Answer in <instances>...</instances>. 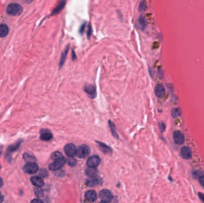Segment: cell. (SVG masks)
I'll list each match as a JSON object with an SVG mask.
<instances>
[{"label":"cell","instance_id":"4","mask_svg":"<svg viewBox=\"0 0 204 203\" xmlns=\"http://www.w3.org/2000/svg\"><path fill=\"white\" fill-rule=\"evenodd\" d=\"M99 198L102 202H109L113 199V195L109 190L105 189L100 191L99 193Z\"/></svg>","mask_w":204,"mask_h":203},{"label":"cell","instance_id":"10","mask_svg":"<svg viewBox=\"0 0 204 203\" xmlns=\"http://www.w3.org/2000/svg\"><path fill=\"white\" fill-rule=\"evenodd\" d=\"M181 156L185 159H189L192 157V151L188 147H183L180 151Z\"/></svg>","mask_w":204,"mask_h":203},{"label":"cell","instance_id":"17","mask_svg":"<svg viewBox=\"0 0 204 203\" xmlns=\"http://www.w3.org/2000/svg\"><path fill=\"white\" fill-rule=\"evenodd\" d=\"M69 47H70V45L69 44V45H67V46L66 47V48L63 51V53L62 54V56H61L60 63H59L60 67H62L63 66V64H65V62L66 61V57H67V56H68V53L69 52Z\"/></svg>","mask_w":204,"mask_h":203},{"label":"cell","instance_id":"32","mask_svg":"<svg viewBox=\"0 0 204 203\" xmlns=\"http://www.w3.org/2000/svg\"><path fill=\"white\" fill-rule=\"evenodd\" d=\"M159 129H160L161 132H163L165 131V125L164 124V123L161 122V123H159Z\"/></svg>","mask_w":204,"mask_h":203},{"label":"cell","instance_id":"31","mask_svg":"<svg viewBox=\"0 0 204 203\" xmlns=\"http://www.w3.org/2000/svg\"><path fill=\"white\" fill-rule=\"evenodd\" d=\"M40 175L42 177H47L48 176V172L45 169H42L40 172Z\"/></svg>","mask_w":204,"mask_h":203},{"label":"cell","instance_id":"29","mask_svg":"<svg viewBox=\"0 0 204 203\" xmlns=\"http://www.w3.org/2000/svg\"><path fill=\"white\" fill-rule=\"evenodd\" d=\"M76 163H77V162H76V160L73 159V157H70L68 159V163L69 166H70L71 167L75 166L76 164Z\"/></svg>","mask_w":204,"mask_h":203},{"label":"cell","instance_id":"15","mask_svg":"<svg viewBox=\"0 0 204 203\" xmlns=\"http://www.w3.org/2000/svg\"><path fill=\"white\" fill-rule=\"evenodd\" d=\"M96 142L98 144V146L101 150L102 152H103L105 154H110L112 153V149L111 147H109L108 145L105 144L104 143L100 142L99 141H96Z\"/></svg>","mask_w":204,"mask_h":203},{"label":"cell","instance_id":"25","mask_svg":"<svg viewBox=\"0 0 204 203\" xmlns=\"http://www.w3.org/2000/svg\"><path fill=\"white\" fill-rule=\"evenodd\" d=\"M34 192L35 195L37 197H42L44 195V191L41 188V187H37L34 188Z\"/></svg>","mask_w":204,"mask_h":203},{"label":"cell","instance_id":"16","mask_svg":"<svg viewBox=\"0 0 204 203\" xmlns=\"http://www.w3.org/2000/svg\"><path fill=\"white\" fill-rule=\"evenodd\" d=\"M9 32V28L7 24H1L0 25V38L6 37Z\"/></svg>","mask_w":204,"mask_h":203},{"label":"cell","instance_id":"37","mask_svg":"<svg viewBox=\"0 0 204 203\" xmlns=\"http://www.w3.org/2000/svg\"><path fill=\"white\" fill-rule=\"evenodd\" d=\"M4 198V196L3 195V194H1V193H0V203L3 202Z\"/></svg>","mask_w":204,"mask_h":203},{"label":"cell","instance_id":"8","mask_svg":"<svg viewBox=\"0 0 204 203\" xmlns=\"http://www.w3.org/2000/svg\"><path fill=\"white\" fill-rule=\"evenodd\" d=\"M173 138L175 142L178 145H182L185 142V135L179 131L174 132Z\"/></svg>","mask_w":204,"mask_h":203},{"label":"cell","instance_id":"28","mask_svg":"<svg viewBox=\"0 0 204 203\" xmlns=\"http://www.w3.org/2000/svg\"><path fill=\"white\" fill-rule=\"evenodd\" d=\"M147 9V4H146V2L145 1H142L140 3V6L139 7V10L140 11H144L146 10Z\"/></svg>","mask_w":204,"mask_h":203},{"label":"cell","instance_id":"27","mask_svg":"<svg viewBox=\"0 0 204 203\" xmlns=\"http://www.w3.org/2000/svg\"><path fill=\"white\" fill-rule=\"evenodd\" d=\"M139 23L140 24V26L142 27V29H144L146 25V19L144 17V16H141L139 17Z\"/></svg>","mask_w":204,"mask_h":203},{"label":"cell","instance_id":"33","mask_svg":"<svg viewBox=\"0 0 204 203\" xmlns=\"http://www.w3.org/2000/svg\"><path fill=\"white\" fill-rule=\"evenodd\" d=\"M200 184L204 188V176H200L199 178Z\"/></svg>","mask_w":204,"mask_h":203},{"label":"cell","instance_id":"40","mask_svg":"<svg viewBox=\"0 0 204 203\" xmlns=\"http://www.w3.org/2000/svg\"><path fill=\"white\" fill-rule=\"evenodd\" d=\"M25 1H26V2L28 3H30L33 1V0H25Z\"/></svg>","mask_w":204,"mask_h":203},{"label":"cell","instance_id":"9","mask_svg":"<svg viewBox=\"0 0 204 203\" xmlns=\"http://www.w3.org/2000/svg\"><path fill=\"white\" fill-rule=\"evenodd\" d=\"M84 91L91 98H94L96 96V90L94 85L90 84L86 85L84 87Z\"/></svg>","mask_w":204,"mask_h":203},{"label":"cell","instance_id":"13","mask_svg":"<svg viewBox=\"0 0 204 203\" xmlns=\"http://www.w3.org/2000/svg\"><path fill=\"white\" fill-rule=\"evenodd\" d=\"M155 93L158 98H162L165 94V90L164 87L162 85H158L155 88Z\"/></svg>","mask_w":204,"mask_h":203},{"label":"cell","instance_id":"20","mask_svg":"<svg viewBox=\"0 0 204 203\" xmlns=\"http://www.w3.org/2000/svg\"><path fill=\"white\" fill-rule=\"evenodd\" d=\"M40 138L43 141H50L51 139H52L53 135L52 133L50 132L49 131H44V132H41Z\"/></svg>","mask_w":204,"mask_h":203},{"label":"cell","instance_id":"39","mask_svg":"<svg viewBox=\"0 0 204 203\" xmlns=\"http://www.w3.org/2000/svg\"><path fill=\"white\" fill-rule=\"evenodd\" d=\"M72 55H73V60H75L76 59V56H75V53L73 51Z\"/></svg>","mask_w":204,"mask_h":203},{"label":"cell","instance_id":"35","mask_svg":"<svg viewBox=\"0 0 204 203\" xmlns=\"http://www.w3.org/2000/svg\"><path fill=\"white\" fill-rule=\"evenodd\" d=\"M198 195H199V197L200 199H201V201L204 202V194L201 193V192H199Z\"/></svg>","mask_w":204,"mask_h":203},{"label":"cell","instance_id":"22","mask_svg":"<svg viewBox=\"0 0 204 203\" xmlns=\"http://www.w3.org/2000/svg\"><path fill=\"white\" fill-rule=\"evenodd\" d=\"M22 141H18L17 143H16L14 145H10L8 149H7V151L9 152V153H11V152H13V151H16L20 147V144H22Z\"/></svg>","mask_w":204,"mask_h":203},{"label":"cell","instance_id":"12","mask_svg":"<svg viewBox=\"0 0 204 203\" xmlns=\"http://www.w3.org/2000/svg\"><path fill=\"white\" fill-rule=\"evenodd\" d=\"M32 184L37 187H42L44 185V182L41 177L39 176H33L31 178Z\"/></svg>","mask_w":204,"mask_h":203},{"label":"cell","instance_id":"34","mask_svg":"<svg viewBox=\"0 0 204 203\" xmlns=\"http://www.w3.org/2000/svg\"><path fill=\"white\" fill-rule=\"evenodd\" d=\"M85 23H84V24H82V26H81L80 29V33L81 35L84 34V31H85Z\"/></svg>","mask_w":204,"mask_h":203},{"label":"cell","instance_id":"30","mask_svg":"<svg viewBox=\"0 0 204 203\" xmlns=\"http://www.w3.org/2000/svg\"><path fill=\"white\" fill-rule=\"evenodd\" d=\"M91 34H92V28H91V24H89L88 26V31H87V37L88 39L90 38Z\"/></svg>","mask_w":204,"mask_h":203},{"label":"cell","instance_id":"41","mask_svg":"<svg viewBox=\"0 0 204 203\" xmlns=\"http://www.w3.org/2000/svg\"><path fill=\"white\" fill-rule=\"evenodd\" d=\"M1 151H0V154H1Z\"/></svg>","mask_w":204,"mask_h":203},{"label":"cell","instance_id":"19","mask_svg":"<svg viewBox=\"0 0 204 203\" xmlns=\"http://www.w3.org/2000/svg\"><path fill=\"white\" fill-rule=\"evenodd\" d=\"M85 173L88 177L91 178V177H97L98 174V170L96 169V167H88L86 169Z\"/></svg>","mask_w":204,"mask_h":203},{"label":"cell","instance_id":"6","mask_svg":"<svg viewBox=\"0 0 204 203\" xmlns=\"http://www.w3.org/2000/svg\"><path fill=\"white\" fill-rule=\"evenodd\" d=\"M64 150L65 154L69 157H73L76 154V152H77L75 145L73 144H68L66 145L64 147Z\"/></svg>","mask_w":204,"mask_h":203},{"label":"cell","instance_id":"11","mask_svg":"<svg viewBox=\"0 0 204 203\" xmlns=\"http://www.w3.org/2000/svg\"><path fill=\"white\" fill-rule=\"evenodd\" d=\"M85 198L89 202H94L97 198V195L94 191L89 190L85 192Z\"/></svg>","mask_w":204,"mask_h":203},{"label":"cell","instance_id":"3","mask_svg":"<svg viewBox=\"0 0 204 203\" xmlns=\"http://www.w3.org/2000/svg\"><path fill=\"white\" fill-rule=\"evenodd\" d=\"M90 153V147L85 145H81L78 149L76 152V155L80 159H84L87 157Z\"/></svg>","mask_w":204,"mask_h":203},{"label":"cell","instance_id":"38","mask_svg":"<svg viewBox=\"0 0 204 203\" xmlns=\"http://www.w3.org/2000/svg\"><path fill=\"white\" fill-rule=\"evenodd\" d=\"M3 185V181L1 178H0V188H1Z\"/></svg>","mask_w":204,"mask_h":203},{"label":"cell","instance_id":"18","mask_svg":"<svg viewBox=\"0 0 204 203\" xmlns=\"http://www.w3.org/2000/svg\"><path fill=\"white\" fill-rule=\"evenodd\" d=\"M66 0H61L60 3L58 4V6L54 9L52 13V15H56L58 13H59L65 7L66 5Z\"/></svg>","mask_w":204,"mask_h":203},{"label":"cell","instance_id":"5","mask_svg":"<svg viewBox=\"0 0 204 203\" xmlns=\"http://www.w3.org/2000/svg\"><path fill=\"white\" fill-rule=\"evenodd\" d=\"M38 165L34 162L28 163L23 167V171L28 174H34L38 172Z\"/></svg>","mask_w":204,"mask_h":203},{"label":"cell","instance_id":"24","mask_svg":"<svg viewBox=\"0 0 204 203\" xmlns=\"http://www.w3.org/2000/svg\"><path fill=\"white\" fill-rule=\"evenodd\" d=\"M23 159L26 160L27 162H28V163L29 162H34L36 160L35 157H34L33 156L30 155L29 154L27 153H24L23 155Z\"/></svg>","mask_w":204,"mask_h":203},{"label":"cell","instance_id":"23","mask_svg":"<svg viewBox=\"0 0 204 203\" xmlns=\"http://www.w3.org/2000/svg\"><path fill=\"white\" fill-rule=\"evenodd\" d=\"M171 114L174 118L178 117L182 115V110L179 108L173 109L171 112Z\"/></svg>","mask_w":204,"mask_h":203},{"label":"cell","instance_id":"7","mask_svg":"<svg viewBox=\"0 0 204 203\" xmlns=\"http://www.w3.org/2000/svg\"><path fill=\"white\" fill-rule=\"evenodd\" d=\"M101 163V159L98 156H93L90 157L87 162V165L88 167H97Z\"/></svg>","mask_w":204,"mask_h":203},{"label":"cell","instance_id":"14","mask_svg":"<svg viewBox=\"0 0 204 203\" xmlns=\"http://www.w3.org/2000/svg\"><path fill=\"white\" fill-rule=\"evenodd\" d=\"M101 182H102V181H101V179L100 178L95 177H91V179L88 180L87 182V185L88 187H94L98 185V184H101Z\"/></svg>","mask_w":204,"mask_h":203},{"label":"cell","instance_id":"21","mask_svg":"<svg viewBox=\"0 0 204 203\" xmlns=\"http://www.w3.org/2000/svg\"><path fill=\"white\" fill-rule=\"evenodd\" d=\"M109 128L111 129V133L112 134V135L116 138V139H118V135L117 134V132H116V128H115V126L114 124V123L109 120Z\"/></svg>","mask_w":204,"mask_h":203},{"label":"cell","instance_id":"1","mask_svg":"<svg viewBox=\"0 0 204 203\" xmlns=\"http://www.w3.org/2000/svg\"><path fill=\"white\" fill-rule=\"evenodd\" d=\"M23 7L17 3H11L7 7V13L11 16H18L22 13Z\"/></svg>","mask_w":204,"mask_h":203},{"label":"cell","instance_id":"36","mask_svg":"<svg viewBox=\"0 0 204 203\" xmlns=\"http://www.w3.org/2000/svg\"><path fill=\"white\" fill-rule=\"evenodd\" d=\"M42 202L43 201L40 199H35L31 201V202H33V203H40V202Z\"/></svg>","mask_w":204,"mask_h":203},{"label":"cell","instance_id":"26","mask_svg":"<svg viewBox=\"0 0 204 203\" xmlns=\"http://www.w3.org/2000/svg\"><path fill=\"white\" fill-rule=\"evenodd\" d=\"M63 156L62 155V154L61 153H60V152L59 151H56L55 152V153H53L52 154V156H51V157H52V159L54 160H57V159H61L62 158Z\"/></svg>","mask_w":204,"mask_h":203},{"label":"cell","instance_id":"2","mask_svg":"<svg viewBox=\"0 0 204 203\" xmlns=\"http://www.w3.org/2000/svg\"><path fill=\"white\" fill-rule=\"evenodd\" d=\"M66 159L63 157L61 159L54 160L53 163H50L49 164L48 167L50 170L52 171H57L64 166V165L66 163Z\"/></svg>","mask_w":204,"mask_h":203}]
</instances>
